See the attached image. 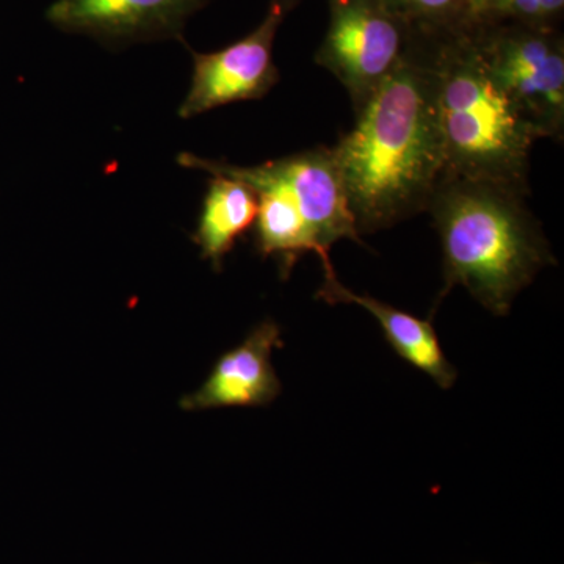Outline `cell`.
<instances>
[{"label":"cell","instance_id":"6da1fadb","mask_svg":"<svg viewBox=\"0 0 564 564\" xmlns=\"http://www.w3.org/2000/svg\"><path fill=\"white\" fill-rule=\"evenodd\" d=\"M351 131L333 147L359 236L383 231L426 210L445 173L443 135L426 36L355 111Z\"/></svg>","mask_w":564,"mask_h":564},{"label":"cell","instance_id":"7a4b0ae2","mask_svg":"<svg viewBox=\"0 0 564 564\" xmlns=\"http://www.w3.org/2000/svg\"><path fill=\"white\" fill-rule=\"evenodd\" d=\"M527 195L497 182L440 181L425 210L443 248L444 288L437 303L459 285L502 317L541 270L555 265Z\"/></svg>","mask_w":564,"mask_h":564},{"label":"cell","instance_id":"3957f363","mask_svg":"<svg viewBox=\"0 0 564 564\" xmlns=\"http://www.w3.org/2000/svg\"><path fill=\"white\" fill-rule=\"evenodd\" d=\"M475 28L477 22L459 31L422 33L432 57L444 176L529 193L530 154L541 139L486 65Z\"/></svg>","mask_w":564,"mask_h":564},{"label":"cell","instance_id":"277c9868","mask_svg":"<svg viewBox=\"0 0 564 564\" xmlns=\"http://www.w3.org/2000/svg\"><path fill=\"white\" fill-rule=\"evenodd\" d=\"M185 169L226 174L250 185L258 198L254 248L262 258H273L281 278H289L295 263L315 252L323 270L334 269L329 251L339 240L361 242L333 148H314L256 166H239L182 152Z\"/></svg>","mask_w":564,"mask_h":564},{"label":"cell","instance_id":"5b68a950","mask_svg":"<svg viewBox=\"0 0 564 564\" xmlns=\"http://www.w3.org/2000/svg\"><path fill=\"white\" fill-rule=\"evenodd\" d=\"M478 46L500 87L540 139L564 137V36L560 28L477 22Z\"/></svg>","mask_w":564,"mask_h":564},{"label":"cell","instance_id":"8992f818","mask_svg":"<svg viewBox=\"0 0 564 564\" xmlns=\"http://www.w3.org/2000/svg\"><path fill=\"white\" fill-rule=\"evenodd\" d=\"M328 3V31L315 63L344 85L358 111L402 62L413 31L381 0Z\"/></svg>","mask_w":564,"mask_h":564},{"label":"cell","instance_id":"52a82bcc","mask_svg":"<svg viewBox=\"0 0 564 564\" xmlns=\"http://www.w3.org/2000/svg\"><path fill=\"white\" fill-rule=\"evenodd\" d=\"M302 0H273L261 24L220 51L192 52L191 90L180 107L184 120L228 106L256 101L280 82L273 61L274 40L282 22Z\"/></svg>","mask_w":564,"mask_h":564},{"label":"cell","instance_id":"ba28073f","mask_svg":"<svg viewBox=\"0 0 564 564\" xmlns=\"http://www.w3.org/2000/svg\"><path fill=\"white\" fill-rule=\"evenodd\" d=\"M206 0H55L47 21L70 35L107 46L180 40L192 14Z\"/></svg>","mask_w":564,"mask_h":564},{"label":"cell","instance_id":"9c48e42d","mask_svg":"<svg viewBox=\"0 0 564 564\" xmlns=\"http://www.w3.org/2000/svg\"><path fill=\"white\" fill-rule=\"evenodd\" d=\"M284 347L280 325L272 318L259 323L242 344L215 362L202 388L180 400L187 413L215 408L269 406L282 384L272 364L273 350Z\"/></svg>","mask_w":564,"mask_h":564},{"label":"cell","instance_id":"30bf717a","mask_svg":"<svg viewBox=\"0 0 564 564\" xmlns=\"http://www.w3.org/2000/svg\"><path fill=\"white\" fill-rule=\"evenodd\" d=\"M317 296L325 303L358 304L369 311L380 323L386 340L400 358L429 375L441 389H451L455 384L458 372L445 358L440 337L430 318L423 321L373 296L351 292L337 280L334 269L325 272V281L318 289Z\"/></svg>","mask_w":564,"mask_h":564},{"label":"cell","instance_id":"8fae6325","mask_svg":"<svg viewBox=\"0 0 564 564\" xmlns=\"http://www.w3.org/2000/svg\"><path fill=\"white\" fill-rule=\"evenodd\" d=\"M210 176L193 242L198 245L202 258L212 263L215 272H221L226 256L254 225L258 198L250 185L237 177Z\"/></svg>","mask_w":564,"mask_h":564},{"label":"cell","instance_id":"7c38bea8","mask_svg":"<svg viewBox=\"0 0 564 564\" xmlns=\"http://www.w3.org/2000/svg\"><path fill=\"white\" fill-rule=\"evenodd\" d=\"M381 3L411 31L429 35L459 31L477 22L466 0H381Z\"/></svg>","mask_w":564,"mask_h":564},{"label":"cell","instance_id":"4fadbf2b","mask_svg":"<svg viewBox=\"0 0 564 564\" xmlns=\"http://www.w3.org/2000/svg\"><path fill=\"white\" fill-rule=\"evenodd\" d=\"M564 0H499L491 20L522 22V24L560 28Z\"/></svg>","mask_w":564,"mask_h":564},{"label":"cell","instance_id":"5bb4252c","mask_svg":"<svg viewBox=\"0 0 564 564\" xmlns=\"http://www.w3.org/2000/svg\"><path fill=\"white\" fill-rule=\"evenodd\" d=\"M499 0H466L470 14L477 22L491 20L494 9Z\"/></svg>","mask_w":564,"mask_h":564}]
</instances>
